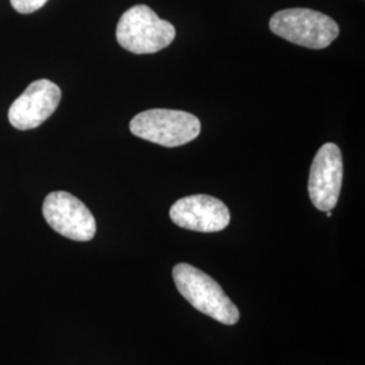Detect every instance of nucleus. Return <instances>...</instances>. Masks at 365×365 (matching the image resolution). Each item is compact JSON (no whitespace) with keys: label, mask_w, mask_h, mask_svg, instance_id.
Listing matches in <instances>:
<instances>
[{"label":"nucleus","mask_w":365,"mask_h":365,"mask_svg":"<svg viewBox=\"0 0 365 365\" xmlns=\"http://www.w3.org/2000/svg\"><path fill=\"white\" fill-rule=\"evenodd\" d=\"M175 37V26L145 4L131 7L118 22V43L134 54L160 52L170 46Z\"/></svg>","instance_id":"nucleus-2"},{"label":"nucleus","mask_w":365,"mask_h":365,"mask_svg":"<svg viewBox=\"0 0 365 365\" xmlns=\"http://www.w3.org/2000/svg\"><path fill=\"white\" fill-rule=\"evenodd\" d=\"M170 217L179 227L199 233L221 232L230 223L227 206L210 195H191L179 199L170 207Z\"/></svg>","instance_id":"nucleus-7"},{"label":"nucleus","mask_w":365,"mask_h":365,"mask_svg":"<svg viewBox=\"0 0 365 365\" xmlns=\"http://www.w3.org/2000/svg\"><path fill=\"white\" fill-rule=\"evenodd\" d=\"M43 218L54 232L73 241H91L96 233V221L87 206L76 196L56 191L45 197Z\"/></svg>","instance_id":"nucleus-5"},{"label":"nucleus","mask_w":365,"mask_h":365,"mask_svg":"<svg viewBox=\"0 0 365 365\" xmlns=\"http://www.w3.org/2000/svg\"><path fill=\"white\" fill-rule=\"evenodd\" d=\"M344 176L342 155L336 144H325L317 152L309 176V196L314 207L331 211L339 202Z\"/></svg>","instance_id":"nucleus-6"},{"label":"nucleus","mask_w":365,"mask_h":365,"mask_svg":"<svg viewBox=\"0 0 365 365\" xmlns=\"http://www.w3.org/2000/svg\"><path fill=\"white\" fill-rule=\"evenodd\" d=\"M61 90L51 80L33 81L9 110V120L18 130H30L42 125L57 110Z\"/></svg>","instance_id":"nucleus-8"},{"label":"nucleus","mask_w":365,"mask_h":365,"mask_svg":"<svg viewBox=\"0 0 365 365\" xmlns=\"http://www.w3.org/2000/svg\"><path fill=\"white\" fill-rule=\"evenodd\" d=\"M327 218H331V215H333V214H331V211H327Z\"/></svg>","instance_id":"nucleus-10"},{"label":"nucleus","mask_w":365,"mask_h":365,"mask_svg":"<svg viewBox=\"0 0 365 365\" xmlns=\"http://www.w3.org/2000/svg\"><path fill=\"white\" fill-rule=\"evenodd\" d=\"M130 131L138 138L165 148L188 144L200 134V120L185 111L153 108L131 119Z\"/></svg>","instance_id":"nucleus-4"},{"label":"nucleus","mask_w":365,"mask_h":365,"mask_svg":"<svg viewBox=\"0 0 365 365\" xmlns=\"http://www.w3.org/2000/svg\"><path fill=\"white\" fill-rule=\"evenodd\" d=\"M172 274L182 298L197 312L223 325H235L238 322V307L211 276L187 262L175 265Z\"/></svg>","instance_id":"nucleus-1"},{"label":"nucleus","mask_w":365,"mask_h":365,"mask_svg":"<svg viewBox=\"0 0 365 365\" xmlns=\"http://www.w3.org/2000/svg\"><path fill=\"white\" fill-rule=\"evenodd\" d=\"M10 1L14 10L19 14L36 13L48 3V0H10Z\"/></svg>","instance_id":"nucleus-9"},{"label":"nucleus","mask_w":365,"mask_h":365,"mask_svg":"<svg viewBox=\"0 0 365 365\" xmlns=\"http://www.w3.org/2000/svg\"><path fill=\"white\" fill-rule=\"evenodd\" d=\"M271 31L309 49H325L339 37L337 22L325 14L310 9H287L272 15Z\"/></svg>","instance_id":"nucleus-3"}]
</instances>
